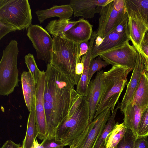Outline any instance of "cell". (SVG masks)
Masks as SVG:
<instances>
[{
    "label": "cell",
    "mask_w": 148,
    "mask_h": 148,
    "mask_svg": "<svg viewBox=\"0 0 148 148\" xmlns=\"http://www.w3.org/2000/svg\"><path fill=\"white\" fill-rule=\"evenodd\" d=\"M80 96L67 76L51 63L45 71L44 106L48 135L55 136L56 129L67 117Z\"/></svg>",
    "instance_id": "1"
},
{
    "label": "cell",
    "mask_w": 148,
    "mask_h": 148,
    "mask_svg": "<svg viewBox=\"0 0 148 148\" xmlns=\"http://www.w3.org/2000/svg\"><path fill=\"white\" fill-rule=\"evenodd\" d=\"M53 45L51 63L77 85L81 76L75 72L77 64L81 62L79 44L65 37L52 36Z\"/></svg>",
    "instance_id": "2"
},
{
    "label": "cell",
    "mask_w": 148,
    "mask_h": 148,
    "mask_svg": "<svg viewBox=\"0 0 148 148\" xmlns=\"http://www.w3.org/2000/svg\"><path fill=\"white\" fill-rule=\"evenodd\" d=\"M90 124L88 104L86 97L84 96L74 112L57 128L55 136L66 146L74 147L84 136Z\"/></svg>",
    "instance_id": "3"
},
{
    "label": "cell",
    "mask_w": 148,
    "mask_h": 148,
    "mask_svg": "<svg viewBox=\"0 0 148 148\" xmlns=\"http://www.w3.org/2000/svg\"><path fill=\"white\" fill-rule=\"evenodd\" d=\"M132 70L119 65L112 66L104 72L103 85L94 117L110 108L112 113L121 93L128 82L127 77Z\"/></svg>",
    "instance_id": "4"
},
{
    "label": "cell",
    "mask_w": 148,
    "mask_h": 148,
    "mask_svg": "<svg viewBox=\"0 0 148 148\" xmlns=\"http://www.w3.org/2000/svg\"><path fill=\"white\" fill-rule=\"evenodd\" d=\"M17 42L11 40L3 50L0 62V95L8 96L19 86Z\"/></svg>",
    "instance_id": "5"
},
{
    "label": "cell",
    "mask_w": 148,
    "mask_h": 148,
    "mask_svg": "<svg viewBox=\"0 0 148 148\" xmlns=\"http://www.w3.org/2000/svg\"><path fill=\"white\" fill-rule=\"evenodd\" d=\"M32 17L27 0H0V20L10 24L18 30L27 29Z\"/></svg>",
    "instance_id": "6"
},
{
    "label": "cell",
    "mask_w": 148,
    "mask_h": 148,
    "mask_svg": "<svg viewBox=\"0 0 148 148\" xmlns=\"http://www.w3.org/2000/svg\"><path fill=\"white\" fill-rule=\"evenodd\" d=\"M99 14L97 35L103 38L128 16L124 0H109Z\"/></svg>",
    "instance_id": "7"
},
{
    "label": "cell",
    "mask_w": 148,
    "mask_h": 148,
    "mask_svg": "<svg viewBox=\"0 0 148 148\" xmlns=\"http://www.w3.org/2000/svg\"><path fill=\"white\" fill-rule=\"evenodd\" d=\"M27 35L36 50L38 59L47 64L50 63L53 40L49 33L41 26L31 24L27 29Z\"/></svg>",
    "instance_id": "8"
},
{
    "label": "cell",
    "mask_w": 148,
    "mask_h": 148,
    "mask_svg": "<svg viewBox=\"0 0 148 148\" xmlns=\"http://www.w3.org/2000/svg\"><path fill=\"white\" fill-rule=\"evenodd\" d=\"M138 53L129 42L100 54L99 56L112 66L119 65L133 70L135 66Z\"/></svg>",
    "instance_id": "9"
},
{
    "label": "cell",
    "mask_w": 148,
    "mask_h": 148,
    "mask_svg": "<svg viewBox=\"0 0 148 148\" xmlns=\"http://www.w3.org/2000/svg\"><path fill=\"white\" fill-rule=\"evenodd\" d=\"M111 109L108 108L96 117L92 122L82 138L74 148H94L111 115Z\"/></svg>",
    "instance_id": "10"
},
{
    "label": "cell",
    "mask_w": 148,
    "mask_h": 148,
    "mask_svg": "<svg viewBox=\"0 0 148 148\" xmlns=\"http://www.w3.org/2000/svg\"><path fill=\"white\" fill-rule=\"evenodd\" d=\"M138 54L135 66L130 79L127 85L126 92L121 103L118 102L121 112L123 113L130 103L139 83L142 75L145 70L148 69V60L140 51Z\"/></svg>",
    "instance_id": "11"
},
{
    "label": "cell",
    "mask_w": 148,
    "mask_h": 148,
    "mask_svg": "<svg viewBox=\"0 0 148 148\" xmlns=\"http://www.w3.org/2000/svg\"><path fill=\"white\" fill-rule=\"evenodd\" d=\"M45 71H42L36 85L35 96V116L38 132V138L43 140L47 136V130L44 106Z\"/></svg>",
    "instance_id": "12"
},
{
    "label": "cell",
    "mask_w": 148,
    "mask_h": 148,
    "mask_svg": "<svg viewBox=\"0 0 148 148\" xmlns=\"http://www.w3.org/2000/svg\"><path fill=\"white\" fill-rule=\"evenodd\" d=\"M129 30L119 31L114 29L103 38L102 43L97 47H93L92 53V59L103 53L122 45L129 42Z\"/></svg>",
    "instance_id": "13"
},
{
    "label": "cell",
    "mask_w": 148,
    "mask_h": 148,
    "mask_svg": "<svg viewBox=\"0 0 148 148\" xmlns=\"http://www.w3.org/2000/svg\"><path fill=\"white\" fill-rule=\"evenodd\" d=\"M104 72H97L95 77L90 81L88 86L86 99L90 111V123L93 121L98 102L101 94L103 85Z\"/></svg>",
    "instance_id": "14"
},
{
    "label": "cell",
    "mask_w": 148,
    "mask_h": 148,
    "mask_svg": "<svg viewBox=\"0 0 148 148\" xmlns=\"http://www.w3.org/2000/svg\"><path fill=\"white\" fill-rule=\"evenodd\" d=\"M107 2V0H71L69 4L73 10L74 17L88 19L94 17L96 13H99V6H103Z\"/></svg>",
    "instance_id": "15"
},
{
    "label": "cell",
    "mask_w": 148,
    "mask_h": 148,
    "mask_svg": "<svg viewBox=\"0 0 148 148\" xmlns=\"http://www.w3.org/2000/svg\"><path fill=\"white\" fill-rule=\"evenodd\" d=\"M127 13L129 18L130 40L137 51H139L141 43L146 32L148 30V27L140 18L132 13Z\"/></svg>",
    "instance_id": "16"
},
{
    "label": "cell",
    "mask_w": 148,
    "mask_h": 148,
    "mask_svg": "<svg viewBox=\"0 0 148 148\" xmlns=\"http://www.w3.org/2000/svg\"><path fill=\"white\" fill-rule=\"evenodd\" d=\"M92 27L84 18H80L77 22L66 32L64 37L79 44L88 41L93 32Z\"/></svg>",
    "instance_id": "17"
},
{
    "label": "cell",
    "mask_w": 148,
    "mask_h": 148,
    "mask_svg": "<svg viewBox=\"0 0 148 148\" xmlns=\"http://www.w3.org/2000/svg\"><path fill=\"white\" fill-rule=\"evenodd\" d=\"M35 13L38 21L41 24L46 19L54 17H58L60 20L69 19L73 14V11L70 4H66L55 5L50 8L38 10Z\"/></svg>",
    "instance_id": "18"
},
{
    "label": "cell",
    "mask_w": 148,
    "mask_h": 148,
    "mask_svg": "<svg viewBox=\"0 0 148 148\" xmlns=\"http://www.w3.org/2000/svg\"><path fill=\"white\" fill-rule=\"evenodd\" d=\"M96 37L92 36L89 42L88 49L86 53L82 56L81 62L83 64L84 69L80 80L76 85L77 92L80 95L86 97L88 88V78L89 66L92 59V53Z\"/></svg>",
    "instance_id": "19"
},
{
    "label": "cell",
    "mask_w": 148,
    "mask_h": 148,
    "mask_svg": "<svg viewBox=\"0 0 148 148\" xmlns=\"http://www.w3.org/2000/svg\"><path fill=\"white\" fill-rule=\"evenodd\" d=\"M130 103L141 108H146L148 107V69L142 73Z\"/></svg>",
    "instance_id": "20"
},
{
    "label": "cell",
    "mask_w": 148,
    "mask_h": 148,
    "mask_svg": "<svg viewBox=\"0 0 148 148\" xmlns=\"http://www.w3.org/2000/svg\"><path fill=\"white\" fill-rule=\"evenodd\" d=\"M146 108H141L130 103L123 112V123L127 129L132 131L136 137L142 114Z\"/></svg>",
    "instance_id": "21"
},
{
    "label": "cell",
    "mask_w": 148,
    "mask_h": 148,
    "mask_svg": "<svg viewBox=\"0 0 148 148\" xmlns=\"http://www.w3.org/2000/svg\"><path fill=\"white\" fill-rule=\"evenodd\" d=\"M21 80L25 103L28 110L30 112L35 99L36 85L29 71L23 72Z\"/></svg>",
    "instance_id": "22"
},
{
    "label": "cell",
    "mask_w": 148,
    "mask_h": 148,
    "mask_svg": "<svg viewBox=\"0 0 148 148\" xmlns=\"http://www.w3.org/2000/svg\"><path fill=\"white\" fill-rule=\"evenodd\" d=\"M38 132L36 122L35 99L31 111L30 112L27 123L26 132L23 142L22 148H30L33 146L34 143L38 137Z\"/></svg>",
    "instance_id": "23"
},
{
    "label": "cell",
    "mask_w": 148,
    "mask_h": 148,
    "mask_svg": "<svg viewBox=\"0 0 148 148\" xmlns=\"http://www.w3.org/2000/svg\"><path fill=\"white\" fill-rule=\"evenodd\" d=\"M127 12L140 18L148 27V0H124Z\"/></svg>",
    "instance_id": "24"
},
{
    "label": "cell",
    "mask_w": 148,
    "mask_h": 148,
    "mask_svg": "<svg viewBox=\"0 0 148 148\" xmlns=\"http://www.w3.org/2000/svg\"><path fill=\"white\" fill-rule=\"evenodd\" d=\"M67 20L56 19L50 21L45 29L52 36L64 37L65 33L78 22Z\"/></svg>",
    "instance_id": "25"
},
{
    "label": "cell",
    "mask_w": 148,
    "mask_h": 148,
    "mask_svg": "<svg viewBox=\"0 0 148 148\" xmlns=\"http://www.w3.org/2000/svg\"><path fill=\"white\" fill-rule=\"evenodd\" d=\"M127 129L123 123L121 124L116 123L106 139L105 148H116Z\"/></svg>",
    "instance_id": "26"
},
{
    "label": "cell",
    "mask_w": 148,
    "mask_h": 148,
    "mask_svg": "<svg viewBox=\"0 0 148 148\" xmlns=\"http://www.w3.org/2000/svg\"><path fill=\"white\" fill-rule=\"evenodd\" d=\"M119 106L118 104L110 117L94 148H105L106 139L116 125L115 118Z\"/></svg>",
    "instance_id": "27"
},
{
    "label": "cell",
    "mask_w": 148,
    "mask_h": 148,
    "mask_svg": "<svg viewBox=\"0 0 148 148\" xmlns=\"http://www.w3.org/2000/svg\"><path fill=\"white\" fill-rule=\"evenodd\" d=\"M24 58L25 63L36 85L42 71L38 68L33 54L29 53Z\"/></svg>",
    "instance_id": "28"
},
{
    "label": "cell",
    "mask_w": 148,
    "mask_h": 148,
    "mask_svg": "<svg viewBox=\"0 0 148 148\" xmlns=\"http://www.w3.org/2000/svg\"><path fill=\"white\" fill-rule=\"evenodd\" d=\"M107 62L103 60L99 56L97 58L91 59L88 70L87 83L88 85L93 75L96 72L100 71L103 68H105L110 65Z\"/></svg>",
    "instance_id": "29"
},
{
    "label": "cell",
    "mask_w": 148,
    "mask_h": 148,
    "mask_svg": "<svg viewBox=\"0 0 148 148\" xmlns=\"http://www.w3.org/2000/svg\"><path fill=\"white\" fill-rule=\"evenodd\" d=\"M136 138L132 131L127 129L116 148H134Z\"/></svg>",
    "instance_id": "30"
},
{
    "label": "cell",
    "mask_w": 148,
    "mask_h": 148,
    "mask_svg": "<svg viewBox=\"0 0 148 148\" xmlns=\"http://www.w3.org/2000/svg\"><path fill=\"white\" fill-rule=\"evenodd\" d=\"M148 134V107L143 112L139 123L137 137L147 136Z\"/></svg>",
    "instance_id": "31"
},
{
    "label": "cell",
    "mask_w": 148,
    "mask_h": 148,
    "mask_svg": "<svg viewBox=\"0 0 148 148\" xmlns=\"http://www.w3.org/2000/svg\"><path fill=\"white\" fill-rule=\"evenodd\" d=\"M41 144L44 148H63L66 146L61 141L57 140L55 136L47 137Z\"/></svg>",
    "instance_id": "32"
},
{
    "label": "cell",
    "mask_w": 148,
    "mask_h": 148,
    "mask_svg": "<svg viewBox=\"0 0 148 148\" xmlns=\"http://www.w3.org/2000/svg\"><path fill=\"white\" fill-rule=\"evenodd\" d=\"M18 30L11 25L0 20V40L10 32Z\"/></svg>",
    "instance_id": "33"
},
{
    "label": "cell",
    "mask_w": 148,
    "mask_h": 148,
    "mask_svg": "<svg viewBox=\"0 0 148 148\" xmlns=\"http://www.w3.org/2000/svg\"><path fill=\"white\" fill-rule=\"evenodd\" d=\"M134 148H148V136L136 137Z\"/></svg>",
    "instance_id": "34"
},
{
    "label": "cell",
    "mask_w": 148,
    "mask_h": 148,
    "mask_svg": "<svg viewBox=\"0 0 148 148\" xmlns=\"http://www.w3.org/2000/svg\"><path fill=\"white\" fill-rule=\"evenodd\" d=\"M83 96L80 95L72 106L67 117L71 116L74 112L82 102Z\"/></svg>",
    "instance_id": "35"
},
{
    "label": "cell",
    "mask_w": 148,
    "mask_h": 148,
    "mask_svg": "<svg viewBox=\"0 0 148 148\" xmlns=\"http://www.w3.org/2000/svg\"><path fill=\"white\" fill-rule=\"evenodd\" d=\"M140 51L148 60V44L143 39L140 44Z\"/></svg>",
    "instance_id": "36"
},
{
    "label": "cell",
    "mask_w": 148,
    "mask_h": 148,
    "mask_svg": "<svg viewBox=\"0 0 148 148\" xmlns=\"http://www.w3.org/2000/svg\"><path fill=\"white\" fill-rule=\"evenodd\" d=\"M89 45V42L88 41L84 42L79 44L80 58L86 53L88 49Z\"/></svg>",
    "instance_id": "37"
},
{
    "label": "cell",
    "mask_w": 148,
    "mask_h": 148,
    "mask_svg": "<svg viewBox=\"0 0 148 148\" xmlns=\"http://www.w3.org/2000/svg\"><path fill=\"white\" fill-rule=\"evenodd\" d=\"M20 144L15 143L13 141L8 140H7L1 148H21Z\"/></svg>",
    "instance_id": "38"
},
{
    "label": "cell",
    "mask_w": 148,
    "mask_h": 148,
    "mask_svg": "<svg viewBox=\"0 0 148 148\" xmlns=\"http://www.w3.org/2000/svg\"><path fill=\"white\" fill-rule=\"evenodd\" d=\"M84 69V64L82 62H79L78 63L76 67L75 72L76 74L81 76L83 72Z\"/></svg>",
    "instance_id": "39"
},
{
    "label": "cell",
    "mask_w": 148,
    "mask_h": 148,
    "mask_svg": "<svg viewBox=\"0 0 148 148\" xmlns=\"http://www.w3.org/2000/svg\"><path fill=\"white\" fill-rule=\"evenodd\" d=\"M103 38L100 36H97L95 41L94 46L97 47L102 42Z\"/></svg>",
    "instance_id": "40"
},
{
    "label": "cell",
    "mask_w": 148,
    "mask_h": 148,
    "mask_svg": "<svg viewBox=\"0 0 148 148\" xmlns=\"http://www.w3.org/2000/svg\"><path fill=\"white\" fill-rule=\"evenodd\" d=\"M33 147L34 148H44L43 146L41 144H39L36 140L34 142Z\"/></svg>",
    "instance_id": "41"
},
{
    "label": "cell",
    "mask_w": 148,
    "mask_h": 148,
    "mask_svg": "<svg viewBox=\"0 0 148 148\" xmlns=\"http://www.w3.org/2000/svg\"><path fill=\"white\" fill-rule=\"evenodd\" d=\"M143 39H144L148 44V30L146 32L143 38Z\"/></svg>",
    "instance_id": "42"
},
{
    "label": "cell",
    "mask_w": 148,
    "mask_h": 148,
    "mask_svg": "<svg viewBox=\"0 0 148 148\" xmlns=\"http://www.w3.org/2000/svg\"><path fill=\"white\" fill-rule=\"evenodd\" d=\"M21 148H22L21 147ZM30 148H34L33 147Z\"/></svg>",
    "instance_id": "43"
},
{
    "label": "cell",
    "mask_w": 148,
    "mask_h": 148,
    "mask_svg": "<svg viewBox=\"0 0 148 148\" xmlns=\"http://www.w3.org/2000/svg\"><path fill=\"white\" fill-rule=\"evenodd\" d=\"M147 136H148V134Z\"/></svg>",
    "instance_id": "44"
}]
</instances>
